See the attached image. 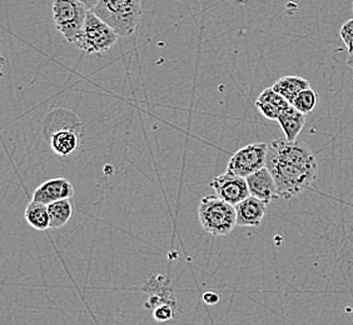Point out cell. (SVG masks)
I'll return each instance as SVG.
<instances>
[{
	"mask_svg": "<svg viewBox=\"0 0 353 325\" xmlns=\"http://www.w3.org/2000/svg\"><path fill=\"white\" fill-rule=\"evenodd\" d=\"M27 223L37 231H47L50 228V216L47 204L32 200L24 213Z\"/></svg>",
	"mask_w": 353,
	"mask_h": 325,
	"instance_id": "obj_16",
	"label": "cell"
},
{
	"mask_svg": "<svg viewBox=\"0 0 353 325\" xmlns=\"http://www.w3.org/2000/svg\"><path fill=\"white\" fill-rule=\"evenodd\" d=\"M306 114H303L302 112H299V109L294 108L292 104L281 113L277 122L279 127L282 129L285 139L293 142L297 140L302 129L305 128L306 124Z\"/></svg>",
	"mask_w": 353,
	"mask_h": 325,
	"instance_id": "obj_13",
	"label": "cell"
},
{
	"mask_svg": "<svg viewBox=\"0 0 353 325\" xmlns=\"http://www.w3.org/2000/svg\"><path fill=\"white\" fill-rule=\"evenodd\" d=\"M198 217L204 231L214 237H225L237 227L236 207L218 196H207L201 200Z\"/></svg>",
	"mask_w": 353,
	"mask_h": 325,
	"instance_id": "obj_3",
	"label": "cell"
},
{
	"mask_svg": "<svg viewBox=\"0 0 353 325\" xmlns=\"http://www.w3.org/2000/svg\"><path fill=\"white\" fill-rule=\"evenodd\" d=\"M245 179L248 183L250 193L253 197L259 198L267 204L276 202L281 198L276 180L267 167L247 176Z\"/></svg>",
	"mask_w": 353,
	"mask_h": 325,
	"instance_id": "obj_9",
	"label": "cell"
},
{
	"mask_svg": "<svg viewBox=\"0 0 353 325\" xmlns=\"http://www.w3.org/2000/svg\"><path fill=\"white\" fill-rule=\"evenodd\" d=\"M279 197L291 199L308 189L319 174V162L310 145L299 140L268 143L267 164Z\"/></svg>",
	"mask_w": 353,
	"mask_h": 325,
	"instance_id": "obj_1",
	"label": "cell"
},
{
	"mask_svg": "<svg viewBox=\"0 0 353 325\" xmlns=\"http://www.w3.org/2000/svg\"><path fill=\"white\" fill-rule=\"evenodd\" d=\"M119 38L113 28L101 19L93 10H89L82 33L74 45L87 54H101L109 50Z\"/></svg>",
	"mask_w": 353,
	"mask_h": 325,
	"instance_id": "obj_5",
	"label": "cell"
},
{
	"mask_svg": "<svg viewBox=\"0 0 353 325\" xmlns=\"http://www.w3.org/2000/svg\"><path fill=\"white\" fill-rule=\"evenodd\" d=\"M204 302L207 303V304H217L218 302H219V295L216 294V293H211V291H208V293H205L204 294Z\"/></svg>",
	"mask_w": 353,
	"mask_h": 325,
	"instance_id": "obj_21",
	"label": "cell"
},
{
	"mask_svg": "<svg viewBox=\"0 0 353 325\" xmlns=\"http://www.w3.org/2000/svg\"><path fill=\"white\" fill-rule=\"evenodd\" d=\"M317 103H319V94L316 93V90H313L310 87V88L302 90L294 98L292 105L294 108L299 109V112H302L303 114H308L312 112L313 109L316 108Z\"/></svg>",
	"mask_w": 353,
	"mask_h": 325,
	"instance_id": "obj_18",
	"label": "cell"
},
{
	"mask_svg": "<svg viewBox=\"0 0 353 325\" xmlns=\"http://www.w3.org/2000/svg\"><path fill=\"white\" fill-rule=\"evenodd\" d=\"M268 143H253L236 151L232 156L227 170L236 176L247 178L267 164Z\"/></svg>",
	"mask_w": 353,
	"mask_h": 325,
	"instance_id": "obj_6",
	"label": "cell"
},
{
	"mask_svg": "<svg viewBox=\"0 0 353 325\" xmlns=\"http://www.w3.org/2000/svg\"><path fill=\"white\" fill-rule=\"evenodd\" d=\"M340 36L345 43L348 54L353 53V19L347 21L340 29Z\"/></svg>",
	"mask_w": 353,
	"mask_h": 325,
	"instance_id": "obj_20",
	"label": "cell"
},
{
	"mask_svg": "<svg viewBox=\"0 0 353 325\" xmlns=\"http://www.w3.org/2000/svg\"><path fill=\"white\" fill-rule=\"evenodd\" d=\"M48 210L50 216V228L59 229L68 223L73 216V204L70 203V199H61L48 204Z\"/></svg>",
	"mask_w": 353,
	"mask_h": 325,
	"instance_id": "obj_17",
	"label": "cell"
},
{
	"mask_svg": "<svg viewBox=\"0 0 353 325\" xmlns=\"http://www.w3.org/2000/svg\"><path fill=\"white\" fill-rule=\"evenodd\" d=\"M352 10H353V4H352Z\"/></svg>",
	"mask_w": 353,
	"mask_h": 325,
	"instance_id": "obj_24",
	"label": "cell"
},
{
	"mask_svg": "<svg viewBox=\"0 0 353 325\" xmlns=\"http://www.w3.org/2000/svg\"><path fill=\"white\" fill-rule=\"evenodd\" d=\"M268 204L259 198H245L236 205L237 211V225L239 227H259L263 222Z\"/></svg>",
	"mask_w": 353,
	"mask_h": 325,
	"instance_id": "obj_11",
	"label": "cell"
},
{
	"mask_svg": "<svg viewBox=\"0 0 353 325\" xmlns=\"http://www.w3.org/2000/svg\"><path fill=\"white\" fill-rule=\"evenodd\" d=\"M346 64L348 68L352 69L353 70V53L352 54H348V58H347Z\"/></svg>",
	"mask_w": 353,
	"mask_h": 325,
	"instance_id": "obj_23",
	"label": "cell"
},
{
	"mask_svg": "<svg viewBox=\"0 0 353 325\" xmlns=\"http://www.w3.org/2000/svg\"><path fill=\"white\" fill-rule=\"evenodd\" d=\"M79 1L83 3L85 7L88 8L89 10H93L99 0H79Z\"/></svg>",
	"mask_w": 353,
	"mask_h": 325,
	"instance_id": "obj_22",
	"label": "cell"
},
{
	"mask_svg": "<svg viewBox=\"0 0 353 325\" xmlns=\"http://www.w3.org/2000/svg\"><path fill=\"white\" fill-rule=\"evenodd\" d=\"M50 148L57 156L65 158L78 148V132L73 129H61L50 134Z\"/></svg>",
	"mask_w": 353,
	"mask_h": 325,
	"instance_id": "obj_14",
	"label": "cell"
},
{
	"mask_svg": "<svg viewBox=\"0 0 353 325\" xmlns=\"http://www.w3.org/2000/svg\"><path fill=\"white\" fill-rule=\"evenodd\" d=\"M290 105L291 103L285 101V98L272 87L265 89L256 101V107L259 109V113L270 120H277L281 113Z\"/></svg>",
	"mask_w": 353,
	"mask_h": 325,
	"instance_id": "obj_12",
	"label": "cell"
},
{
	"mask_svg": "<svg viewBox=\"0 0 353 325\" xmlns=\"http://www.w3.org/2000/svg\"><path fill=\"white\" fill-rule=\"evenodd\" d=\"M272 88L282 95L285 101L292 104L294 98L305 89L310 88V83L299 75H285L276 81Z\"/></svg>",
	"mask_w": 353,
	"mask_h": 325,
	"instance_id": "obj_15",
	"label": "cell"
},
{
	"mask_svg": "<svg viewBox=\"0 0 353 325\" xmlns=\"http://www.w3.org/2000/svg\"><path fill=\"white\" fill-rule=\"evenodd\" d=\"M88 12V8L79 0H53L52 13L57 30L72 44H75L82 33Z\"/></svg>",
	"mask_w": 353,
	"mask_h": 325,
	"instance_id": "obj_4",
	"label": "cell"
},
{
	"mask_svg": "<svg viewBox=\"0 0 353 325\" xmlns=\"http://www.w3.org/2000/svg\"><path fill=\"white\" fill-rule=\"evenodd\" d=\"M73 196H74L73 184L70 183L67 178H53L35 189L32 200L48 205L61 199H70Z\"/></svg>",
	"mask_w": 353,
	"mask_h": 325,
	"instance_id": "obj_10",
	"label": "cell"
},
{
	"mask_svg": "<svg viewBox=\"0 0 353 325\" xmlns=\"http://www.w3.org/2000/svg\"><path fill=\"white\" fill-rule=\"evenodd\" d=\"M93 12L119 36H130L142 21V0H99Z\"/></svg>",
	"mask_w": 353,
	"mask_h": 325,
	"instance_id": "obj_2",
	"label": "cell"
},
{
	"mask_svg": "<svg viewBox=\"0 0 353 325\" xmlns=\"http://www.w3.org/2000/svg\"><path fill=\"white\" fill-rule=\"evenodd\" d=\"M141 291L148 294V300L145 302L144 306L147 309H156L157 306L162 304H168L176 309L178 317L181 315V305L176 297L174 288L168 277L163 274H157L150 278L145 284L141 286Z\"/></svg>",
	"mask_w": 353,
	"mask_h": 325,
	"instance_id": "obj_7",
	"label": "cell"
},
{
	"mask_svg": "<svg viewBox=\"0 0 353 325\" xmlns=\"http://www.w3.org/2000/svg\"><path fill=\"white\" fill-rule=\"evenodd\" d=\"M210 187L214 189L218 197L234 207L251 196L247 179L228 170L223 174L214 176L210 182Z\"/></svg>",
	"mask_w": 353,
	"mask_h": 325,
	"instance_id": "obj_8",
	"label": "cell"
},
{
	"mask_svg": "<svg viewBox=\"0 0 353 325\" xmlns=\"http://www.w3.org/2000/svg\"><path fill=\"white\" fill-rule=\"evenodd\" d=\"M153 312V318L158 323H164V322H170L172 319L176 318V309L173 306L168 304H162L157 306L156 309L152 311Z\"/></svg>",
	"mask_w": 353,
	"mask_h": 325,
	"instance_id": "obj_19",
	"label": "cell"
}]
</instances>
